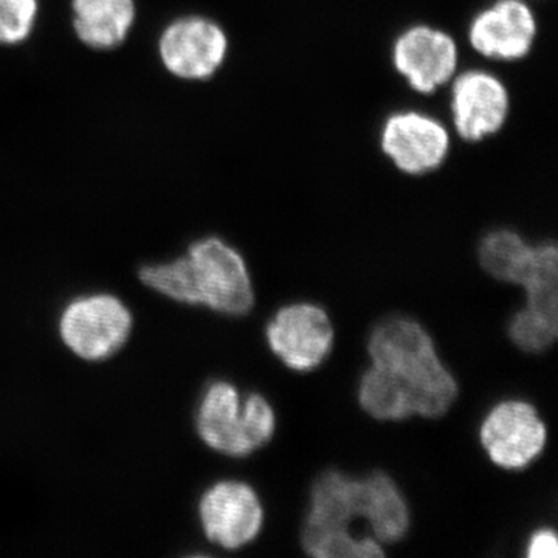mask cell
Returning a JSON list of instances; mask_svg holds the SVG:
<instances>
[{"label": "cell", "mask_w": 558, "mask_h": 558, "mask_svg": "<svg viewBox=\"0 0 558 558\" xmlns=\"http://www.w3.org/2000/svg\"><path fill=\"white\" fill-rule=\"evenodd\" d=\"M371 371L396 421L440 417L458 398V381L440 362L435 343L421 323L389 318L368 341Z\"/></svg>", "instance_id": "6da1fadb"}, {"label": "cell", "mask_w": 558, "mask_h": 558, "mask_svg": "<svg viewBox=\"0 0 558 558\" xmlns=\"http://www.w3.org/2000/svg\"><path fill=\"white\" fill-rule=\"evenodd\" d=\"M148 288L183 304H201L220 314L241 317L255 304L252 279L241 253L218 236L190 245L186 255L140 270Z\"/></svg>", "instance_id": "7a4b0ae2"}, {"label": "cell", "mask_w": 558, "mask_h": 558, "mask_svg": "<svg viewBox=\"0 0 558 558\" xmlns=\"http://www.w3.org/2000/svg\"><path fill=\"white\" fill-rule=\"evenodd\" d=\"M377 508L376 472L365 478H352L339 470H328L315 481L311 508L304 521L301 543L312 557H384L376 538H357L351 531L355 519L373 524Z\"/></svg>", "instance_id": "3957f363"}, {"label": "cell", "mask_w": 558, "mask_h": 558, "mask_svg": "<svg viewBox=\"0 0 558 558\" xmlns=\"http://www.w3.org/2000/svg\"><path fill=\"white\" fill-rule=\"evenodd\" d=\"M196 425L201 439L213 450L244 458L270 442L277 416L264 396H242L229 381H215L202 396Z\"/></svg>", "instance_id": "277c9868"}, {"label": "cell", "mask_w": 558, "mask_h": 558, "mask_svg": "<svg viewBox=\"0 0 558 558\" xmlns=\"http://www.w3.org/2000/svg\"><path fill=\"white\" fill-rule=\"evenodd\" d=\"M157 54L165 72L183 83H205L223 69L230 36L213 17L183 14L165 25L157 38Z\"/></svg>", "instance_id": "5b68a950"}, {"label": "cell", "mask_w": 558, "mask_h": 558, "mask_svg": "<svg viewBox=\"0 0 558 558\" xmlns=\"http://www.w3.org/2000/svg\"><path fill=\"white\" fill-rule=\"evenodd\" d=\"M379 146L389 163L411 178L433 174L449 160L451 132L444 121L418 109H400L380 124Z\"/></svg>", "instance_id": "8992f818"}, {"label": "cell", "mask_w": 558, "mask_h": 558, "mask_svg": "<svg viewBox=\"0 0 558 558\" xmlns=\"http://www.w3.org/2000/svg\"><path fill=\"white\" fill-rule=\"evenodd\" d=\"M450 119L462 142L478 145L508 124L512 98L508 84L486 69L459 70L450 81Z\"/></svg>", "instance_id": "52a82bcc"}, {"label": "cell", "mask_w": 558, "mask_h": 558, "mask_svg": "<svg viewBox=\"0 0 558 558\" xmlns=\"http://www.w3.org/2000/svg\"><path fill=\"white\" fill-rule=\"evenodd\" d=\"M131 330L132 315L126 304L106 293L73 300L60 319L65 347L89 362L112 357L130 339Z\"/></svg>", "instance_id": "ba28073f"}, {"label": "cell", "mask_w": 558, "mask_h": 558, "mask_svg": "<svg viewBox=\"0 0 558 558\" xmlns=\"http://www.w3.org/2000/svg\"><path fill=\"white\" fill-rule=\"evenodd\" d=\"M392 69L418 95H433L447 87L459 72L457 39L444 28L414 24L392 40Z\"/></svg>", "instance_id": "9c48e42d"}, {"label": "cell", "mask_w": 558, "mask_h": 558, "mask_svg": "<svg viewBox=\"0 0 558 558\" xmlns=\"http://www.w3.org/2000/svg\"><path fill=\"white\" fill-rule=\"evenodd\" d=\"M537 38V14L527 0H494L476 11L468 25L470 47L494 62L526 60Z\"/></svg>", "instance_id": "30bf717a"}, {"label": "cell", "mask_w": 558, "mask_h": 558, "mask_svg": "<svg viewBox=\"0 0 558 558\" xmlns=\"http://www.w3.org/2000/svg\"><path fill=\"white\" fill-rule=\"evenodd\" d=\"M480 438L498 468L521 470L545 449L548 432L531 403L505 400L488 411L481 424Z\"/></svg>", "instance_id": "8fae6325"}, {"label": "cell", "mask_w": 558, "mask_h": 558, "mask_svg": "<svg viewBox=\"0 0 558 558\" xmlns=\"http://www.w3.org/2000/svg\"><path fill=\"white\" fill-rule=\"evenodd\" d=\"M266 337L271 352L288 368L307 373L328 357L333 328L323 307L296 303L277 312L267 325Z\"/></svg>", "instance_id": "7c38bea8"}, {"label": "cell", "mask_w": 558, "mask_h": 558, "mask_svg": "<svg viewBox=\"0 0 558 558\" xmlns=\"http://www.w3.org/2000/svg\"><path fill=\"white\" fill-rule=\"evenodd\" d=\"M199 519L209 542L234 550L258 537L264 509L258 494L248 484L222 481L202 495Z\"/></svg>", "instance_id": "4fadbf2b"}, {"label": "cell", "mask_w": 558, "mask_h": 558, "mask_svg": "<svg viewBox=\"0 0 558 558\" xmlns=\"http://www.w3.org/2000/svg\"><path fill=\"white\" fill-rule=\"evenodd\" d=\"M72 28L86 49H120L137 22V0H70Z\"/></svg>", "instance_id": "5bb4252c"}, {"label": "cell", "mask_w": 558, "mask_h": 558, "mask_svg": "<svg viewBox=\"0 0 558 558\" xmlns=\"http://www.w3.org/2000/svg\"><path fill=\"white\" fill-rule=\"evenodd\" d=\"M554 242L531 245L517 231H490L481 241L478 255L483 269L498 281L526 286L542 266Z\"/></svg>", "instance_id": "9a60e30c"}, {"label": "cell", "mask_w": 558, "mask_h": 558, "mask_svg": "<svg viewBox=\"0 0 558 558\" xmlns=\"http://www.w3.org/2000/svg\"><path fill=\"white\" fill-rule=\"evenodd\" d=\"M40 0H0V47L27 43L38 25Z\"/></svg>", "instance_id": "2e32d148"}, {"label": "cell", "mask_w": 558, "mask_h": 558, "mask_svg": "<svg viewBox=\"0 0 558 558\" xmlns=\"http://www.w3.org/2000/svg\"><path fill=\"white\" fill-rule=\"evenodd\" d=\"M558 323L521 310L509 323V337L523 351L537 354L556 343Z\"/></svg>", "instance_id": "e0dca14e"}, {"label": "cell", "mask_w": 558, "mask_h": 558, "mask_svg": "<svg viewBox=\"0 0 558 558\" xmlns=\"http://www.w3.org/2000/svg\"><path fill=\"white\" fill-rule=\"evenodd\" d=\"M558 554V539L556 532L550 529H539L531 535L527 543L529 558H556Z\"/></svg>", "instance_id": "ac0fdd59"}]
</instances>
